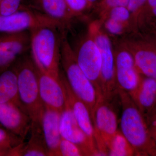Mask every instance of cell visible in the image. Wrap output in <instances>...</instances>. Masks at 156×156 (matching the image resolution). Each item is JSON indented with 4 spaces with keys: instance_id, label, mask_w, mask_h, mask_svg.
<instances>
[{
    "instance_id": "obj_13",
    "label": "cell",
    "mask_w": 156,
    "mask_h": 156,
    "mask_svg": "<svg viewBox=\"0 0 156 156\" xmlns=\"http://www.w3.org/2000/svg\"><path fill=\"white\" fill-rule=\"evenodd\" d=\"M35 65L42 101L45 106L62 112L66 106V99L60 80L54 78Z\"/></svg>"
},
{
    "instance_id": "obj_26",
    "label": "cell",
    "mask_w": 156,
    "mask_h": 156,
    "mask_svg": "<svg viewBox=\"0 0 156 156\" xmlns=\"http://www.w3.org/2000/svg\"><path fill=\"white\" fill-rule=\"evenodd\" d=\"M129 0H102L95 5V9L100 14L101 19L113 8L118 7H127Z\"/></svg>"
},
{
    "instance_id": "obj_27",
    "label": "cell",
    "mask_w": 156,
    "mask_h": 156,
    "mask_svg": "<svg viewBox=\"0 0 156 156\" xmlns=\"http://www.w3.org/2000/svg\"><path fill=\"white\" fill-rule=\"evenodd\" d=\"M84 156L77 145L62 137L58 147V156Z\"/></svg>"
},
{
    "instance_id": "obj_33",
    "label": "cell",
    "mask_w": 156,
    "mask_h": 156,
    "mask_svg": "<svg viewBox=\"0 0 156 156\" xmlns=\"http://www.w3.org/2000/svg\"><path fill=\"white\" fill-rule=\"evenodd\" d=\"M151 11L152 13L153 14L154 16L156 17V7H154V8H151L149 9Z\"/></svg>"
},
{
    "instance_id": "obj_17",
    "label": "cell",
    "mask_w": 156,
    "mask_h": 156,
    "mask_svg": "<svg viewBox=\"0 0 156 156\" xmlns=\"http://www.w3.org/2000/svg\"><path fill=\"white\" fill-rule=\"evenodd\" d=\"M27 6L57 21L65 30L73 20L65 0H30Z\"/></svg>"
},
{
    "instance_id": "obj_7",
    "label": "cell",
    "mask_w": 156,
    "mask_h": 156,
    "mask_svg": "<svg viewBox=\"0 0 156 156\" xmlns=\"http://www.w3.org/2000/svg\"><path fill=\"white\" fill-rule=\"evenodd\" d=\"M112 101L99 95L92 117L96 146L101 156H108L106 144L119 130L118 117Z\"/></svg>"
},
{
    "instance_id": "obj_8",
    "label": "cell",
    "mask_w": 156,
    "mask_h": 156,
    "mask_svg": "<svg viewBox=\"0 0 156 156\" xmlns=\"http://www.w3.org/2000/svg\"><path fill=\"white\" fill-rule=\"evenodd\" d=\"M73 50L79 66L94 85L98 95H101L100 50L89 32L80 41L77 48Z\"/></svg>"
},
{
    "instance_id": "obj_6",
    "label": "cell",
    "mask_w": 156,
    "mask_h": 156,
    "mask_svg": "<svg viewBox=\"0 0 156 156\" xmlns=\"http://www.w3.org/2000/svg\"><path fill=\"white\" fill-rule=\"evenodd\" d=\"M48 26L57 27L65 30L57 21L25 5L13 14L0 15V33L30 31Z\"/></svg>"
},
{
    "instance_id": "obj_16",
    "label": "cell",
    "mask_w": 156,
    "mask_h": 156,
    "mask_svg": "<svg viewBox=\"0 0 156 156\" xmlns=\"http://www.w3.org/2000/svg\"><path fill=\"white\" fill-rule=\"evenodd\" d=\"M41 126L49 156H58V147L62 138L60 124L61 113L45 106Z\"/></svg>"
},
{
    "instance_id": "obj_9",
    "label": "cell",
    "mask_w": 156,
    "mask_h": 156,
    "mask_svg": "<svg viewBox=\"0 0 156 156\" xmlns=\"http://www.w3.org/2000/svg\"><path fill=\"white\" fill-rule=\"evenodd\" d=\"M30 31L0 33V73L30 50Z\"/></svg>"
},
{
    "instance_id": "obj_15",
    "label": "cell",
    "mask_w": 156,
    "mask_h": 156,
    "mask_svg": "<svg viewBox=\"0 0 156 156\" xmlns=\"http://www.w3.org/2000/svg\"><path fill=\"white\" fill-rule=\"evenodd\" d=\"M121 44L131 53L140 74L156 80V51L144 47L132 36L124 39Z\"/></svg>"
},
{
    "instance_id": "obj_34",
    "label": "cell",
    "mask_w": 156,
    "mask_h": 156,
    "mask_svg": "<svg viewBox=\"0 0 156 156\" xmlns=\"http://www.w3.org/2000/svg\"><path fill=\"white\" fill-rule=\"evenodd\" d=\"M2 0H0V3H1V2H2Z\"/></svg>"
},
{
    "instance_id": "obj_4",
    "label": "cell",
    "mask_w": 156,
    "mask_h": 156,
    "mask_svg": "<svg viewBox=\"0 0 156 156\" xmlns=\"http://www.w3.org/2000/svg\"><path fill=\"white\" fill-rule=\"evenodd\" d=\"M60 64L70 87L88 107L92 119L100 95L78 64L72 47L66 36V31L63 32L62 36Z\"/></svg>"
},
{
    "instance_id": "obj_21",
    "label": "cell",
    "mask_w": 156,
    "mask_h": 156,
    "mask_svg": "<svg viewBox=\"0 0 156 156\" xmlns=\"http://www.w3.org/2000/svg\"><path fill=\"white\" fill-rule=\"evenodd\" d=\"M106 148L108 156H135L134 149L120 130L109 140Z\"/></svg>"
},
{
    "instance_id": "obj_22",
    "label": "cell",
    "mask_w": 156,
    "mask_h": 156,
    "mask_svg": "<svg viewBox=\"0 0 156 156\" xmlns=\"http://www.w3.org/2000/svg\"><path fill=\"white\" fill-rule=\"evenodd\" d=\"M23 140L6 128L0 127V156H10L12 150L23 142Z\"/></svg>"
},
{
    "instance_id": "obj_32",
    "label": "cell",
    "mask_w": 156,
    "mask_h": 156,
    "mask_svg": "<svg viewBox=\"0 0 156 156\" xmlns=\"http://www.w3.org/2000/svg\"><path fill=\"white\" fill-rule=\"evenodd\" d=\"M87 1L91 9L94 7L95 4H97V0H87Z\"/></svg>"
},
{
    "instance_id": "obj_12",
    "label": "cell",
    "mask_w": 156,
    "mask_h": 156,
    "mask_svg": "<svg viewBox=\"0 0 156 156\" xmlns=\"http://www.w3.org/2000/svg\"><path fill=\"white\" fill-rule=\"evenodd\" d=\"M60 80L64 90L66 102L71 110L77 122L91 142L97 147L95 128L89 109L86 104L73 92L64 73L61 70Z\"/></svg>"
},
{
    "instance_id": "obj_18",
    "label": "cell",
    "mask_w": 156,
    "mask_h": 156,
    "mask_svg": "<svg viewBox=\"0 0 156 156\" xmlns=\"http://www.w3.org/2000/svg\"><path fill=\"white\" fill-rule=\"evenodd\" d=\"M130 95L145 117L156 109V80L141 75L138 87Z\"/></svg>"
},
{
    "instance_id": "obj_20",
    "label": "cell",
    "mask_w": 156,
    "mask_h": 156,
    "mask_svg": "<svg viewBox=\"0 0 156 156\" xmlns=\"http://www.w3.org/2000/svg\"><path fill=\"white\" fill-rule=\"evenodd\" d=\"M0 103L14 104L23 109L20 100L18 81L14 68L0 73Z\"/></svg>"
},
{
    "instance_id": "obj_23",
    "label": "cell",
    "mask_w": 156,
    "mask_h": 156,
    "mask_svg": "<svg viewBox=\"0 0 156 156\" xmlns=\"http://www.w3.org/2000/svg\"><path fill=\"white\" fill-rule=\"evenodd\" d=\"M73 19L83 17L91 9L87 0H65Z\"/></svg>"
},
{
    "instance_id": "obj_19",
    "label": "cell",
    "mask_w": 156,
    "mask_h": 156,
    "mask_svg": "<svg viewBox=\"0 0 156 156\" xmlns=\"http://www.w3.org/2000/svg\"><path fill=\"white\" fill-rule=\"evenodd\" d=\"M31 135L28 142H23L17 147L16 156H49L41 126L32 124Z\"/></svg>"
},
{
    "instance_id": "obj_11",
    "label": "cell",
    "mask_w": 156,
    "mask_h": 156,
    "mask_svg": "<svg viewBox=\"0 0 156 156\" xmlns=\"http://www.w3.org/2000/svg\"><path fill=\"white\" fill-rule=\"evenodd\" d=\"M59 127L62 137L77 145L84 156H101L97 147L78 125L66 101L65 108L61 113Z\"/></svg>"
},
{
    "instance_id": "obj_30",
    "label": "cell",
    "mask_w": 156,
    "mask_h": 156,
    "mask_svg": "<svg viewBox=\"0 0 156 156\" xmlns=\"http://www.w3.org/2000/svg\"><path fill=\"white\" fill-rule=\"evenodd\" d=\"M146 1L147 0H129L127 8L133 17H135V15L138 14L140 10Z\"/></svg>"
},
{
    "instance_id": "obj_2",
    "label": "cell",
    "mask_w": 156,
    "mask_h": 156,
    "mask_svg": "<svg viewBox=\"0 0 156 156\" xmlns=\"http://www.w3.org/2000/svg\"><path fill=\"white\" fill-rule=\"evenodd\" d=\"M66 31L55 26L42 27L30 31L31 53L34 62L60 80L62 36Z\"/></svg>"
},
{
    "instance_id": "obj_14",
    "label": "cell",
    "mask_w": 156,
    "mask_h": 156,
    "mask_svg": "<svg viewBox=\"0 0 156 156\" xmlns=\"http://www.w3.org/2000/svg\"><path fill=\"white\" fill-rule=\"evenodd\" d=\"M31 120L21 108L11 103H0V124L24 139L30 131Z\"/></svg>"
},
{
    "instance_id": "obj_3",
    "label": "cell",
    "mask_w": 156,
    "mask_h": 156,
    "mask_svg": "<svg viewBox=\"0 0 156 156\" xmlns=\"http://www.w3.org/2000/svg\"><path fill=\"white\" fill-rule=\"evenodd\" d=\"M14 69L17 74L20 100L32 124L41 126L45 105L39 92L35 65L31 55L26 54L17 60Z\"/></svg>"
},
{
    "instance_id": "obj_29",
    "label": "cell",
    "mask_w": 156,
    "mask_h": 156,
    "mask_svg": "<svg viewBox=\"0 0 156 156\" xmlns=\"http://www.w3.org/2000/svg\"><path fill=\"white\" fill-rule=\"evenodd\" d=\"M144 118L147 123L151 136L156 145V109Z\"/></svg>"
},
{
    "instance_id": "obj_10",
    "label": "cell",
    "mask_w": 156,
    "mask_h": 156,
    "mask_svg": "<svg viewBox=\"0 0 156 156\" xmlns=\"http://www.w3.org/2000/svg\"><path fill=\"white\" fill-rule=\"evenodd\" d=\"M115 72L119 89L131 95L138 87L141 75L130 52L122 45L114 50Z\"/></svg>"
},
{
    "instance_id": "obj_28",
    "label": "cell",
    "mask_w": 156,
    "mask_h": 156,
    "mask_svg": "<svg viewBox=\"0 0 156 156\" xmlns=\"http://www.w3.org/2000/svg\"><path fill=\"white\" fill-rule=\"evenodd\" d=\"M23 0H2L0 3V15L13 14L19 10L23 5Z\"/></svg>"
},
{
    "instance_id": "obj_25",
    "label": "cell",
    "mask_w": 156,
    "mask_h": 156,
    "mask_svg": "<svg viewBox=\"0 0 156 156\" xmlns=\"http://www.w3.org/2000/svg\"><path fill=\"white\" fill-rule=\"evenodd\" d=\"M106 17H109L119 22L131 25L130 21L133 20V17L127 7H118L110 10L101 20H103Z\"/></svg>"
},
{
    "instance_id": "obj_1",
    "label": "cell",
    "mask_w": 156,
    "mask_h": 156,
    "mask_svg": "<svg viewBox=\"0 0 156 156\" xmlns=\"http://www.w3.org/2000/svg\"><path fill=\"white\" fill-rule=\"evenodd\" d=\"M122 107L121 132L134 149L135 156H156V145L144 117L128 93L119 89Z\"/></svg>"
},
{
    "instance_id": "obj_31",
    "label": "cell",
    "mask_w": 156,
    "mask_h": 156,
    "mask_svg": "<svg viewBox=\"0 0 156 156\" xmlns=\"http://www.w3.org/2000/svg\"><path fill=\"white\" fill-rule=\"evenodd\" d=\"M156 7V0H147L145 4L142 7L147 8L148 9Z\"/></svg>"
},
{
    "instance_id": "obj_5",
    "label": "cell",
    "mask_w": 156,
    "mask_h": 156,
    "mask_svg": "<svg viewBox=\"0 0 156 156\" xmlns=\"http://www.w3.org/2000/svg\"><path fill=\"white\" fill-rule=\"evenodd\" d=\"M101 25L100 21H93L89 24L88 31L100 50L101 94L105 99L112 101L119 93L115 72L114 50L110 39L101 29Z\"/></svg>"
},
{
    "instance_id": "obj_24",
    "label": "cell",
    "mask_w": 156,
    "mask_h": 156,
    "mask_svg": "<svg viewBox=\"0 0 156 156\" xmlns=\"http://www.w3.org/2000/svg\"><path fill=\"white\" fill-rule=\"evenodd\" d=\"M100 21L103 23L107 32L114 36L121 35L125 34L127 30H130L131 27L130 26L131 25L119 22L109 17H106Z\"/></svg>"
}]
</instances>
